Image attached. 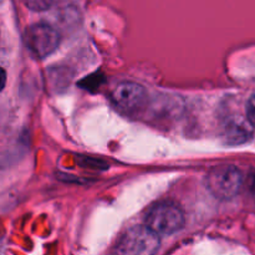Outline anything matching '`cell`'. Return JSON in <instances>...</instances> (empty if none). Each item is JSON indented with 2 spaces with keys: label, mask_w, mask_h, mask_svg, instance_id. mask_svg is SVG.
Returning <instances> with one entry per match:
<instances>
[{
  "label": "cell",
  "mask_w": 255,
  "mask_h": 255,
  "mask_svg": "<svg viewBox=\"0 0 255 255\" xmlns=\"http://www.w3.org/2000/svg\"><path fill=\"white\" fill-rule=\"evenodd\" d=\"M146 226L158 236H171L183 228L186 223L184 213L172 202H159L154 204L146 216Z\"/></svg>",
  "instance_id": "obj_1"
},
{
  "label": "cell",
  "mask_w": 255,
  "mask_h": 255,
  "mask_svg": "<svg viewBox=\"0 0 255 255\" xmlns=\"http://www.w3.org/2000/svg\"><path fill=\"white\" fill-rule=\"evenodd\" d=\"M242 184L243 176L236 166H216L208 172L207 176V187L209 192L221 201H229L234 198L241 191Z\"/></svg>",
  "instance_id": "obj_2"
},
{
  "label": "cell",
  "mask_w": 255,
  "mask_h": 255,
  "mask_svg": "<svg viewBox=\"0 0 255 255\" xmlns=\"http://www.w3.org/2000/svg\"><path fill=\"white\" fill-rule=\"evenodd\" d=\"M159 249V238L149 227L136 226L128 229L117 244V253L129 255L154 254Z\"/></svg>",
  "instance_id": "obj_3"
},
{
  "label": "cell",
  "mask_w": 255,
  "mask_h": 255,
  "mask_svg": "<svg viewBox=\"0 0 255 255\" xmlns=\"http://www.w3.org/2000/svg\"><path fill=\"white\" fill-rule=\"evenodd\" d=\"M25 42L35 56L44 59L57 49L60 35L55 27L46 22L31 25L25 32Z\"/></svg>",
  "instance_id": "obj_4"
},
{
  "label": "cell",
  "mask_w": 255,
  "mask_h": 255,
  "mask_svg": "<svg viewBox=\"0 0 255 255\" xmlns=\"http://www.w3.org/2000/svg\"><path fill=\"white\" fill-rule=\"evenodd\" d=\"M111 100L125 112H136L146 104L147 91L133 81H121L111 91Z\"/></svg>",
  "instance_id": "obj_5"
},
{
  "label": "cell",
  "mask_w": 255,
  "mask_h": 255,
  "mask_svg": "<svg viewBox=\"0 0 255 255\" xmlns=\"http://www.w3.org/2000/svg\"><path fill=\"white\" fill-rule=\"evenodd\" d=\"M29 9L34 11H44L54 5L55 0H22Z\"/></svg>",
  "instance_id": "obj_6"
},
{
  "label": "cell",
  "mask_w": 255,
  "mask_h": 255,
  "mask_svg": "<svg viewBox=\"0 0 255 255\" xmlns=\"http://www.w3.org/2000/svg\"><path fill=\"white\" fill-rule=\"evenodd\" d=\"M247 116H248L249 122L253 126H255V95L248 102V106H247Z\"/></svg>",
  "instance_id": "obj_7"
}]
</instances>
